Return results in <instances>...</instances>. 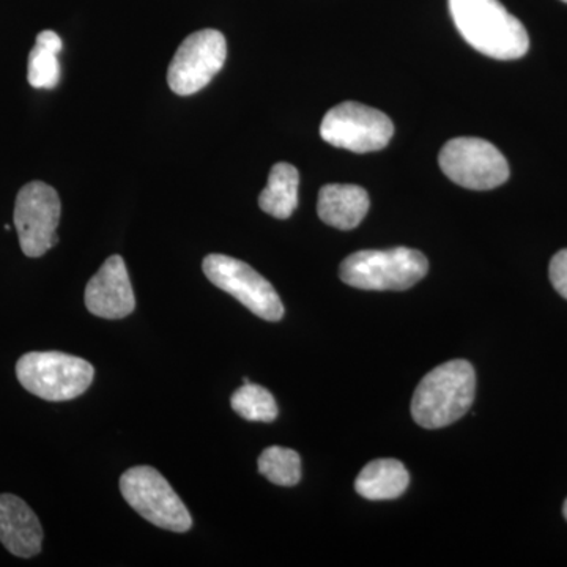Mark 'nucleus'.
Listing matches in <instances>:
<instances>
[{
	"mask_svg": "<svg viewBox=\"0 0 567 567\" xmlns=\"http://www.w3.org/2000/svg\"><path fill=\"white\" fill-rule=\"evenodd\" d=\"M447 2L457 31L481 54L496 61H516L527 54V29L498 0Z\"/></svg>",
	"mask_w": 567,
	"mask_h": 567,
	"instance_id": "f257e3e1",
	"label": "nucleus"
},
{
	"mask_svg": "<svg viewBox=\"0 0 567 567\" xmlns=\"http://www.w3.org/2000/svg\"><path fill=\"white\" fill-rule=\"evenodd\" d=\"M476 374L465 360H451L421 380L412 401V416L421 427L440 429L456 423L472 409Z\"/></svg>",
	"mask_w": 567,
	"mask_h": 567,
	"instance_id": "f03ea898",
	"label": "nucleus"
},
{
	"mask_svg": "<svg viewBox=\"0 0 567 567\" xmlns=\"http://www.w3.org/2000/svg\"><path fill=\"white\" fill-rule=\"evenodd\" d=\"M427 271L423 252L401 246L386 251L365 249L350 254L341 264L339 276L354 289L401 292L420 282Z\"/></svg>",
	"mask_w": 567,
	"mask_h": 567,
	"instance_id": "7ed1b4c3",
	"label": "nucleus"
},
{
	"mask_svg": "<svg viewBox=\"0 0 567 567\" xmlns=\"http://www.w3.org/2000/svg\"><path fill=\"white\" fill-rule=\"evenodd\" d=\"M17 377L22 386L50 402L80 398L92 385L95 369L89 361L62 352H31L22 354L17 364Z\"/></svg>",
	"mask_w": 567,
	"mask_h": 567,
	"instance_id": "20e7f679",
	"label": "nucleus"
},
{
	"mask_svg": "<svg viewBox=\"0 0 567 567\" xmlns=\"http://www.w3.org/2000/svg\"><path fill=\"white\" fill-rule=\"evenodd\" d=\"M121 492L125 502L156 527L175 533L192 529L193 518L188 507L175 494L166 477L153 466L126 470L121 477Z\"/></svg>",
	"mask_w": 567,
	"mask_h": 567,
	"instance_id": "39448f33",
	"label": "nucleus"
},
{
	"mask_svg": "<svg viewBox=\"0 0 567 567\" xmlns=\"http://www.w3.org/2000/svg\"><path fill=\"white\" fill-rule=\"evenodd\" d=\"M440 167L451 182L466 189L487 192L509 178L505 155L480 137L447 141L439 156Z\"/></svg>",
	"mask_w": 567,
	"mask_h": 567,
	"instance_id": "423d86ee",
	"label": "nucleus"
},
{
	"mask_svg": "<svg viewBox=\"0 0 567 567\" xmlns=\"http://www.w3.org/2000/svg\"><path fill=\"white\" fill-rule=\"evenodd\" d=\"M394 134L391 118L365 104L346 102L324 114L320 136L333 147L353 153L379 152Z\"/></svg>",
	"mask_w": 567,
	"mask_h": 567,
	"instance_id": "0eeeda50",
	"label": "nucleus"
},
{
	"mask_svg": "<svg viewBox=\"0 0 567 567\" xmlns=\"http://www.w3.org/2000/svg\"><path fill=\"white\" fill-rule=\"evenodd\" d=\"M203 268L213 286L233 295L252 315L268 322L282 319L284 305L275 287L248 264L224 254H210Z\"/></svg>",
	"mask_w": 567,
	"mask_h": 567,
	"instance_id": "6e6552de",
	"label": "nucleus"
},
{
	"mask_svg": "<svg viewBox=\"0 0 567 567\" xmlns=\"http://www.w3.org/2000/svg\"><path fill=\"white\" fill-rule=\"evenodd\" d=\"M61 213V199L52 186L43 182L22 186L14 204L13 219L25 256L37 259L58 245Z\"/></svg>",
	"mask_w": 567,
	"mask_h": 567,
	"instance_id": "1a4fd4ad",
	"label": "nucleus"
},
{
	"mask_svg": "<svg viewBox=\"0 0 567 567\" xmlns=\"http://www.w3.org/2000/svg\"><path fill=\"white\" fill-rule=\"evenodd\" d=\"M227 59L226 37L215 29H204L186 37L175 52L167 84L181 96L194 95L210 84Z\"/></svg>",
	"mask_w": 567,
	"mask_h": 567,
	"instance_id": "9d476101",
	"label": "nucleus"
},
{
	"mask_svg": "<svg viewBox=\"0 0 567 567\" xmlns=\"http://www.w3.org/2000/svg\"><path fill=\"white\" fill-rule=\"evenodd\" d=\"M85 306L93 316L107 320L125 319L136 308L125 260L111 256L85 287Z\"/></svg>",
	"mask_w": 567,
	"mask_h": 567,
	"instance_id": "9b49d317",
	"label": "nucleus"
},
{
	"mask_svg": "<svg viewBox=\"0 0 567 567\" xmlns=\"http://www.w3.org/2000/svg\"><path fill=\"white\" fill-rule=\"evenodd\" d=\"M0 543L14 557L32 558L41 551L43 528L39 517L18 496L0 495Z\"/></svg>",
	"mask_w": 567,
	"mask_h": 567,
	"instance_id": "f8f14e48",
	"label": "nucleus"
},
{
	"mask_svg": "<svg viewBox=\"0 0 567 567\" xmlns=\"http://www.w3.org/2000/svg\"><path fill=\"white\" fill-rule=\"evenodd\" d=\"M369 204V194L361 186L331 183L320 189L317 213L328 226L352 230L368 215Z\"/></svg>",
	"mask_w": 567,
	"mask_h": 567,
	"instance_id": "ddd939ff",
	"label": "nucleus"
},
{
	"mask_svg": "<svg viewBox=\"0 0 567 567\" xmlns=\"http://www.w3.org/2000/svg\"><path fill=\"white\" fill-rule=\"evenodd\" d=\"M410 475L402 462L395 458H377L361 470L354 488L371 502L395 499L409 488Z\"/></svg>",
	"mask_w": 567,
	"mask_h": 567,
	"instance_id": "4468645a",
	"label": "nucleus"
},
{
	"mask_svg": "<svg viewBox=\"0 0 567 567\" xmlns=\"http://www.w3.org/2000/svg\"><path fill=\"white\" fill-rule=\"evenodd\" d=\"M298 186L300 174L289 163H278L271 167L267 188L260 193L259 207L267 215L287 219L298 207Z\"/></svg>",
	"mask_w": 567,
	"mask_h": 567,
	"instance_id": "2eb2a0df",
	"label": "nucleus"
},
{
	"mask_svg": "<svg viewBox=\"0 0 567 567\" xmlns=\"http://www.w3.org/2000/svg\"><path fill=\"white\" fill-rule=\"evenodd\" d=\"M63 50L61 37L52 31H43L37 37L35 47L29 54L28 81L33 89L58 87L61 81L59 54Z\"/></svg>",
	"mask_w": 567,
	"mask_h": 567,
	"instance_id": "dca6fc26",
	"label": "nucleus"
},
{
	"mask_svg": "<svg viewBox=\"0 0 567 567\" xmlns=\"http://www.w3.org/2000/svg\"><path fill=\"white\" fill-rule=\"evenodd\" d=\"M260 475L276 486L292 487L301 481V457L289 447L270 446L260 454Z\"/></svg>",
	"mask_w": 567,
	"mask_h": 567,
	"instance_id": "f3484780",
	"label": "nucleus"
},
{
	"mask_svg": "<svg viewBox=\"0 0 567 567\" xmlns=\"http://www.w3.org/2000/svg\"><path fill=\"white\" fill-rule=\"evenodd\" d=\"M230 405L238 416L257 423H271L279 415L278 404L267 388L245 383L230 398Z\"/></svg>",
	"mask_w": 567,
	"mask_h": 567,
	"instance_id": "a211bd4d",
	"label": "nucleus"
},
{
	"mask_svg": "<svg viewBox=\"0 0 567 567\" xmlns=\"http://www.w3.org/2000/svg\"><path fill=\"white\" fill-rule=\"evenodd\" d=\"M548 275H550L551 286L567 300V249L555 254Z\"/></svg>",
	"mask_w": 567,
	"mask_h": 567,
	"instance_id": "6ab92c4d",
	"label": "nucleus"
},
{
	"mask_svg": "<svg viewBox=\"0 0 567 567\" xmlns=\"http://www.w3.org/2000/svg\"><path fill=\"white\" fill-rule=\"evenodd\" d=\"M563 514H565L566 520H567V499L565 502V506H563Z\"/></svg>",
	"mask_w": 567,
	"mask_h": 567,
	"instance_id": "aec40b11",
	"label": "nucleus"
},
{
	"mask_svg": "<svg viewBox=\"0 0 567 567\" xmlns=\"http://www.w3.org/2000/svg\"><path fill=\"white\" fill-rule=\"evenodd\" d=\"M563 2L567 3V0H563Z\"/></svg>",
	"mask_w": 567,
	"mask_h": 567,
	"instance_id": "412c9836",
	"label": "nucleus"
}]
</instances>
